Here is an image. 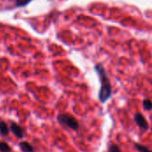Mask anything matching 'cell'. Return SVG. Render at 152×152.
Masks as SVG:
<instances>
[{
    "mask_svg": "<svg viewBox=\"0 0 152 152\" xmlns=\"http://www.w3.org/2000/svg\"><path fill=\"white\" fill-rule=\"evenodd\" d=\"M97 74L101 80V89L99 92V100L102 103H105L109 99H110L112 94V87L110 79L106 74V71L102 65L98 64L94 67Z\"/></svg>",
    "mask_w": 152,
    "mask_h": 152,
    "instance_id": "obj_1",
    "label": "cell"
},
{
    "mask_svg": "<svg viewBox=\"0 0 152 152\" xmlns=\"http://www.w3.org/2000/svg\"><path fill=\"white\" fill-rule=\"evenodd\" d=\"M57 120H58V122L61 125L65 126H67L68 128H69L71 130L77 131L79 128L78 121L72 115H69V114H60L57 117Z\"/></svg>",
    "mask_w": 152,
    "mask_h": 152,
    "instance_id": "obj_2",
    "label": "cell"
},
{
    "mask_svg": "<svg viewBox=\"0 0 152 152\" xmlns=\"http://www.w3.org/2000/svg\"><path fill=\"white\" fill-rule=\"evenodd\" d=\"M134 121L136 123V125L139 126V128L141 129V131L142 132H146L149 129V123L146 120V118H144V116L141 113H136L134 115Z\"/></svg>",
    "mask_w": 152,
    "mask_h": 152,
    "instance_id": "obj_3",
    "label": "cell"
},
{
    "mask_svg": "<svg viewBox=\"0 0 152 152\" xmlns=\"http://www.w3.org/2000/svg\"><path fill=\"white\" fill-rule=\"evenodd\" d=\"M10 131L18 138V139H22L25 135V132H24V129L19 126L18 124L14 123V122H12L11 123V126H10Z\"/></svg>",
    "mask_w": 152,
    "mask_h": 152,
    "instance_id": "obj_4",
    "label": "cell"
},
{
    "mask_svg": "<svg viewBox=\"0 0 152 152\" xmlns=\"http://www.w3.org/2000/svg\"><path fill=\"white\" fill-rule=\"evenodd\" d=\"M19 147L22 152H34V148L28 142H20L19 143Z\"/></svg>",
    "mask_w": 152,
    "mask_h": 152,
    "instance_id": "obj_5",
    "label": "cell"
},
{
    "mask_svg": "<svg viewBox=\"0 0 152 152\" xmlns=\"http://www.w3.org/2000/svg\"><path fill=\"white\" fill-rule=\"evenodd\" d=\"M9 132H10V129L8 126L6 125V123L4 121H0V134L3 136H6L9 134Z\"/></svg>",
    "mask_w": 152,
    "mask_h": 152,
    "instance_id": "obj_6",
    "label": "cell"
},
{
    "mask_svg": "<svg viewBox=\"0 0 152 152\" xmlns=\"http://www.w3.org/2000/svg\"><path fill=\"white\" fill-rule=\"evenodd\" d=\"M134 147L138 151L140 152H152V151H151L148 147L143 146L140 143H134Z\"/></svg>",
    "mask_w": 152,
    "mask_h": 152,
    "instance_id": "obj_7",
    "label": "cell"
},
{
    "mask_svg": "<svg viewBox=\"0 0 152 152\" xmlns=\"http://www.w3.org/2000/svg\"><path fill=\"white\" fill-rule=\"evenodd\" d=\"M11 147L4 142H0V152H11Z\"/></svg>",
    "mask_w": 152,
    "mask_h": 152,
    "instance_id": "obj_8",
    "label": "cell"
},
{
    "mask_svg": "<svg viewBox=\"0 0 152 152\" xmlns=\"http://www.w3.org/2000/svg\"><path fill=\"white\" fill-rule=\"evenodd\" d=\"M142 105L144 110H152V102L149 99H146L142 102Z\"/></svg>",
    "mask_w": 152,
    "mask_h": 152,
    "instance_id": "obj_9",
    "label": "cell"
},
{
    "mask_svg": "<svg viewBox=\"0 0 152 152\" xmlns=\"http://www.w3.org/2000/svg\"><path fill=\"white\" fill-rule=\"evenodd\" d=\"M32 0H16L15 4L17 7H23L25 5H27L28 4H29Z\"/></svg>",
    "mask_w": 152,
    "mask_h": 152,
    "instance_id": "obj_10",
    "label": "cell"
},
{
    "mask_svg": "<svg viewBox=\"0 0 152 152\" xmlns=\"http://www.w3.org/2000/svg\"><path fill=\"white\" fill-rule=\"evenodd\" d=\"M109 152H121V150L117 144H110L109 147Z\"/></svg>",
    "mask_w": 152,
    "mask_h": 152,
    "instance_id": "obj_11",
    "label": "cell"
}]
</instances>
